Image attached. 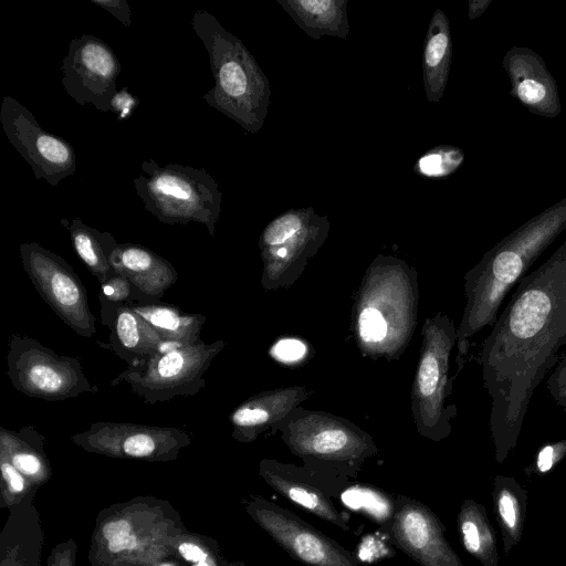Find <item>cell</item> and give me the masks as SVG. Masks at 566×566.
I'll use <instances>...</instances> for the list:
<instances>
[{"mask_svg":"<svg viewBox=\"0 0 566 566\" xmlns=\"http://www.w3.org/2000/svg\"><path fill=\"white\" fill-rule=\"evenodd\" d=\"M120 63L112 48L92 34H82L69 43L62 60V85L80 105H93L97 111L111 112V102L117 91Z\"/></svg>","mask_w":566,"mask_h":566,"instance_id":"cell-13","label":"cell"},{"mask_svg":"<svg viewBox=\"0 0 566 566\" xmlns=\"http://www.w3.org/2000/svg\"><path fill=\"white\" fill-rule=\"evenodd\" d=\"M329 230L327 216L318 214L313 207L289 209L273 218L259 238L262 287L290 289L323 247Z\"/></svg>","mask_w":566,"mask_h":566,"instance_id":"cell-8","label":"cell"},{"mask_svg":"<svg viewBox=\"0 0 566 566\" xmlns=\"http://www.w3.org/2000/svg\"><path fill=\"white\" fill-rule=\"evenodd\" d=\"M464 161L462 149L439 145L423 153L413 166V171L427 179H444L454 174Z\"/></svg>","mask_w":566,"mask_h":566,"instance_id":"cell-27","label":"cell"},{"mask_svg":"<svg viewBox=\"0 0 566 566\" xmlns=\"http://www.w3.org/2000/svg\"><path fill=\"white\" fill-rule=\"evenodd\" d=\"M196 566H209V564L205 560L196 564Z\"/></svg>","mask_w":566,"mask_h":566,"instance_id":"cell-42","label":"cell"},{"mask_svg":"<svg viewBox=\"0 0 566 566\" xmlns=\"http://www.w3.org/2000/svg\"><path fill=\"white\" fill-rule=\"evenodd\" d=\"M562 355H566V344H565V346H564V349H563V352H562ZM562 355H560V356H562Z\"/></svg>","mask_w":566,"mask_h":566,"instance_id":"cell-43","label":"cell"},{"mask_svg":"<svg viewBox=\"0 0 566 566\" xmlns=\"http://www.w3.org/2000/svg\"><path fill=\"white\" fill-rule=\"evenodd\" d=\"M226 347L222 339L157 353L144 363L127 367L112 386L127 382L144 402L155 405L177 397L193 396L206 386L205 374Z\"/></svg>","mask_w":566,"mask_h":566,"instance_id":"cell-9","label":"cell"},{"mask_svg":"<svg viewBox=\"0 0 566 566\" xmlns=\"http://www.w3.org/2000/svg\"><path fill=\"white\" fill-rule=\"evenodd\" d=\"M136 546L137 539L134 535H127L124 537L108 541V549L115 554L124 551L134 549Z\"/></svg>","mask_w":566,"mask_h":566,"instance_id":"cell-38","label":"cell"},{"mask_svg":"<svg viewBox=\"0 0 566 566\" xmlns=\"http://www.w3.org/2000/svg\"><path fill=\"white\" fill-rule=\"evenodd\" d=\"M251 514L276 544L306 566H360L349 552L287 510L259 500Z\"/></svg>","mask_w":566,"mask_h":566,"instance_id":"cell-14","label":"cell"},{"mask_svg":"<svg viewBox=\"0 0 566 566\" xmlns=\"http://www.w3.org/2000/svg\"><path fill=\"white\" fill-rule=\"evenodd\" d=\"M139 104L137 96L129 93L127 87L118 91L111 102V112L119 122L128 119Z\"/></svg>","mask_w":566,"mask_h":566,"instance_id":"cell-30","label":"cell"},{"mask_svg":"<svg viewBox=\"0 0 566 566\" xmlns=\"http://www.w3.org/2000/svg\"><path fill=\"white\" fill-rule=\"evenodd\" d=\"M160 566H174V565H171V564H163Z\"/></svg>","mask_w":566,"mask_h":566,"instance_id":"cell-44","label":"cell"},{"mask_svg":"<svg viewBox=\"0 0 566 566\" xmlns=\"http://www.w3.org/2000/svg\"><path fill=\"white\" fill-rule=\"evenodd\" d=\"M511 95L532 114L554 118L560 114L557 83L543 57L530 48L512 46L503 57Z\"/></svg>","mask_w":566,"mask_h":566,"instance_id":"cell-17","label":"cell"},{"mask_svg":"<svg viewBox=\"0 0 566 566\" xmlns=\"http://www.w3.org/2000/svg\"><path fill=\"white\" fill-rule=\"evenodd\" d=\"M463 543L465 548L471 553H476L481 547L480 533L473 521L465 520L461 524Z\"/></svg>","mask_w":566,"mask_h":566,"instance_id":"cell-33","label":"cell"},{"mask_svg":"<svg viewBox=\"0 0 566 566\" xmlns=\"http://www.w3.org/2000/svg\"><path fill=\"white\" fill-rule=\"evenodd\" d=\"M500 513L506 524L511 527L515 524L514 502L509 493H503L499 502Z\"/></svg>","mask_w":566,"mask_h":566,"instance_id":"cell-36","label":"cell"},{"mask_svg":"<svg viewBox=\"0 0 566 566\" xmlns=\"http://www.w3.org/2000/svg\"><path fill=\"white\" fill-rule=\"evenodd\" d=\"M72 439L90 450L138 459L170 454L189 442L179 428L108 421L94 422Z\"/></svg>","mask_w":566,"mask_h":566,"instance_id":"cell-15","label":"cell"},{"mask_svg":"<svg viewBox=\"0 0 566 566\" xmlns=\"http://www.w3.org/2000/svg\"><path fill=\"white\" fill-rule=\"evenodd\" d=\"M0 123L9 142L31 166L36 179L57 186L62 179L75 172L73 146L45 132L34 115L12 96L2 98Z\"/></svg>","mask_w":566,"mask_h":566,"instance_id":"cell-12","label":"cell"},{"mask_svg":"<svg viewBox=\"0 0 566 566\" xmlns=\"http://www.w3.org/2000/svg\"><path fill=\"white\" fill-rule=\"evenodd\" d=\"M1 473L3 480L12 491L21 492L24 489L25 482L23 474L19 472L10 461L3 458L1 462Z\"/></svg>","mask_w":566,"mask_h":566,"instance_id":"cell-32","label":"cell"},{"mask_svg":"<svg viewBox=\"0 0 566 566\" xmlns=\"http://www.w3.org/2000/svg\"><path fill=\"white\" fill-rule=\"evenodd\" d=\"M566 381V355H562L554 370L546 379V387L559 385Z\"/></svg>","mask_w":566,"mask_h":566,"instance_id":"cell-37","label":"cell"},{"mask_svg":"<svg viewBox=\"0 0 566 566\" xmlns=\"http://www.w3.org/2000/svg\"><path fill=\"white\" fill-rule=\"evenodd\" d=\"M566 344V240L515 286L482 343V381L495 446L515 444L536 388Z\"/></svg>","mask_w":566,"mask_h":566,"instance_id":"cell-1","label":"cell"},{"mask_svg":"<svg viewBox=\"0 0 566 566\" xmlns=\"http://www.w3.org/2000/svg\"><path fill=\"white\" fill-rule=\"evenodd\" d=\"M389 533L397 547L420 566H451L439 524L421 502L398 496Z\"/></svg>","mask_w":566,"mask_h":566,"instance_id":"cell-16","label":"cell"},{"mask_svg":"<svg viewBox=\"0 0 566 566\" xmlns=\"http://www.w3.org/2000/svg\"><path fill=\"white\" fill-rule=\"evenodd\" d=\"M191 25L208 55L214 85L205 102L256 134L263 127L271 104V84L243 42L226 30L214 15L197 10Z\"/></svg>","mask_w":566,"mask_h":566,"instance_id":"cell-4","label":"cell"},{"mask_svg":"<svg viewBox=\"0 0 566 566\" xmlns=\"http://www.w3.org/2000/svg\"><path fill=\"white\" fill-rule=\"evenodd\" d=\"M423 44V87L427 99L437 104L444 94L452 57L450 23L440 8L431 17Z\"/></svg>","mask_w":566,"mask_h":566,"instance_id":"cell-22","label":"cell"},{"mask_svg":"<svg viewBox=\"0 0 566 566\" xmlns=\"http://www.w3.org/2000/svg\"><path fill=\"white\" fill-rule=\"evenodd\" d=\"M275 433L304 468L333 476H356L378 452L368 432L327 411L298 407L275 427Z\"/></svg>","mask_w":566,"mask_h":566,"instance_id":"cell-5","label":"cell"},{"mask_svg":"<svg viewBox=\"0 0 566 566\" xmlns=\"http://www.w3.org/2000/svg\"><path fill=\"white\" fill-rule=\"evenodd\" d=\"M492 3V0H470L468 6V17L470 20L479 18Z\"/></svg>","mask_w":566,"mask_h":566,"instance_id":"cell-40","label":"cell"},{"mask_svg":"<svg viewBox=\"0 0 566 566\" xmlns=\"http://www.w3.org/2000/svg\"><path fill=\"white\" fill-rule=\"evenodd\" d=\"M19 252L23 269L42 300L77 335L93 336L96 318L73 268L36 242L21 243Z\"/></svg>","mask_w":566,"mask_h":566,"instance_id":"cell-11","label":"cell"},{"mask_svg":"<svg viewBox=\"0 0 566 566\" xmlns=\"http://www.w3.org/2000/svg\"><path fill=\"white\" fill-rule=\"evenodd\" d=\"M7 374L20 392L46 401H61L96 392L77 358L59 355L29 336L12 334Z\"/></svg>","mask_w":566,"mask_h":566,"instance_id":"cell-10","label":"cell"},{"mask_svg":"<svg viewBox=\"0 0 566 566\" xmlns=\"http://www.w3.org/2000/svg\"><path fill=\"white\" fill-rule=\"evenodd\" d=\"M116 18L125 27L132 25V11L126 0H91Z\"/></svg>","mask_w":566,"mask_h":566,"instance_id":"cell-31","label":"cell"},{"mask_svg":"<svg viewBox=\"0 0 566 566\" xmlns=\"http://www.w3.org/2000/svg\"><path fill=\"white\" fill-rule=\"evenodd\" d=\"M563 411H564V413L566 415V408H565V409H563Z\"/></svg>","mask_w":566,"mask_h":566,"instance_id":"cell-45","label":"cell"},{"mask_svg":"<svg viewBox=\"0 0 566 566\" xmlns=\"http://www.w3.org/2000/svg\"><path fill=\"white\" fill-rule=\"evenodd\" d=\"M419 305L417 272L405 260L378 254L367 268L353 307L357 347L371 359H398L407 349Z\"/></svg>","mask_w":566,"mask_h":566,"instance_id":"cell-3","label":"cell"},{"mask_svg":"<svg viewBox=\"0 0 566 566\" xmlns=\"http://www.w3.org/2000/svg\"><path fill=\"white\" fill-rule=\"evenodd\" d=\"M311 39L349 35L348 0H275Z\"/></svg>","mask_w":566,"mask_h":566,"instance_id":"cell-23","label":"cell"},{"mask_svg":"<svg viewBox=\"0 0 566 566\" xmlns=\"http://www.w3.org/2000/svg\"><path fill=\"white\" fill-rule=\"evenodd\" d=\"M140 169L133 185L149 213L171 226L201 223L214 235L222 192L206 169L179 164L161 167L153 158L144 160Z\"/></svg>","mask_w":566,"mask_h":566,"instance_id":"cell-6","label":"cell"},{"mask_svg":"<svg viewBox=\"0 0 566 566\" xmlns=\"http://www.w3.org/2000/svg\"><path fill=\"white\" fill-rule=\"evenodd\" d=\"M107 327L111 331V349L127 367L137 366L159 352L165 339L143 317L127 305H119L113 313Z\"/></svg>","mask_w":566,"mask_h":566,"instance_id":"cell-21","label":"cell"},{"mask_svg":"<svg viewBox=\"0 0 566 566\" xmlns=\"http://www.w3.org/2000/svg\"><path fill=\"white\" fill-rule=\"evenodd\" d=\"M553 457L554 450L551 446L543 448L537 459L538 469L543 472L549 470L553 464Z\"/></svg>","mask_w":566,"mask_h":566,"instance_id":"cell-41","label":"cell"},{"mask_svg":"<svg viewBox=\"0 0 566 566\" xmlns=\"http://www.w3.org/2000/svg\"><path fill=\"white\" fill-rule=\"evenodd\" d=\"M548 395L562 409L566 408V381L555 386L546 387Z\"/></svg>","mask_w":566,"mask_h":566,"instance_id":"cell-39","label":"cell"},{"mask_svg":"<svg viewBox=\"0 0 566 566\" xmlns=\"http://www.w3.org/2000/svg\"><path fill=\"white\" fill-rule=\"evenodd\" d=\"M313 394L314 390L305 385H293L251 396L229 416L232 437L251 442L266 431L272 434L275 427Z\"/></svg>","mask_w":566,"mask_h":566,"instance_id":"cell-19","label":"cell"},{"mask_svg":"<svg viewBox=\"0 0 566 566\" xmlns=\"http://www.w3.org/2000/svg\"><path fill=\"white\" fill-rule=\"evenodd\" d=\"M179 553L186 560L191 562L193 564L205 562L207 558L206 552L192 543L180 544Z\"/></svg>","mask_w":566,"mask_h":566,"instance_id":"cell-35","label":"cell"},{"mask_svg":"<svg viewBox=\"0 0 566 566\" xmlns=\"http://www.w3.org/2000/svg\"><path fill=\"white\" fill-rule=\"evenodd\" d=\"M145 298L150 297L140 293L126 276L117 273L114 277L101 284L98 300L103 324L108 323L117 306L129 305Z\"/></svg>","mask_w":566,"mask_h":566,"instance_id":"cell-28","label":"cell"},{"mask_svg":"<svg viewBox=\"0 0 566 566\" xmlns=\"http://www.w3.org/2000/svg\"><path fill=\"white\" fill-rule=\"evenodd\" d=\"M61 223L69 231L77 256L101 284L117 274L109 263V255L117 245L112 233L94 229L81 218L61 219Z\"/></svg>","mask_w":566,"mask_h":566,"instance_id":"cell-25","label":"cell"},{"mask_svg":"<svg viewBox=\"0 0 566 566\" xmlns=\"http://www.w3.org/2000/svg\"><path fill=\"white\" fill-rule=\"evenodd\" d=\"M132 525L126 520H115L106 523L102 528V534L105 539L112 541L119 537L130 535Z\"/></svg>","mask_w":566,"mask_h":566,"instance_id":"cell-34","label":"cell"},{"mask_svg":"<svg viewBox=\"0 0 566 566\" xmlns=\"http://www.w3.org/2000/svg\"><path fill=\"white\" fill-rule=\"evenodd\" d=\"M260 473L266 483L284 497L331 524L345 531L349 530L347 521L325 493L327 489H323L319 483L328 474L272 459L261 461Z\"/></svg>","mask_w":566,"mask_h":566,"instance_id":"cell-18","label":"cell"},{"mask_svg":"<svg viewBox=\"0 0 566 566\" xmlns=\"http://www.w3.org/2000/svg\"><path fill=\"white\" fill-rule=\"evenodd\" d=\"M272 358L283 364H296L304 360L308 346L300 338H281L269 350Z\"/></svg>","mask_w":566,"mask_h":566,"instance_id":"cell-29","label":"cell"},{"mask_svg":"<svg viewBox=\"0 0 566 566\" xmlns=\"http://www.w3.org/2000/svg\"><path fill=\"white\" fill-rule=\"evenodd\" d=\"M565 229L566 197L512 231L465 273V306L457 329L458 371L464 366L470 339L493 326L509 292Z\"/></svg>","mask_w":566,"mask_h":566,"instance_id":"cell-2","label":"cell"},{"mask_svg":"<svg viewBox=\"0 0 566 566\" xmlns=\"http://www.w3.org/2000/svg\"><path fill=\"white\" fill-rule=\"evenodd\" d=\"M127 306L154 327L165 340L185 346L201 340L200 333L206 322L202 314L185 313L177 306L157 298H145Z\"/></svg>","mask_w":566,"mask_h":566,"instance_id":"cell-24","label":"cell"},{"mask_svg":"<svg viewBox=\"0 0 566 566\" xmlns=\"http://www.w3.org/2000/svg\"><path fill=\"white\" fill-rule=\"evenodd\" d=\"M109 263L150 298L160 300L178 280L177 270L168 260L136 243H117L109 255Z\"/></svg>","mask_w":566,"mask_h":566,"instance_id":"cell-20","label":"cell"},{"mask_svg":"<svg viewBox=\"0 0 566 566\" xmlns=\"http://www.w3.org/2000/svg\"><path fill=\"white\" fill-rule=\"evenodd\" d=\"M340 501L350 510L365 514L375 523L387 527L396 513V499L390 497L374 486L364 484H350L342 492Z\"/></svg>","mask_w":566,"mask_h":566,"instance_id":"cell-26","label":"cell"},{"mask_svg":"<svg viewBox=\"0 0 566 566\" xmlns=\"http://www.w3.org/2000/svg\"><path fill=\"white\" fill-rule=\"evenodd\" d=\"M454 322L438 312L426 317L421 328V347L411 388V417L420 436L440 441L452 429L458 410L450 402L452 381L450 358L457 346Z\"/></svg>","mask_w":566,"mask_h":566,"instance_id":"cell-7","label":"cell"}]
</instances>
